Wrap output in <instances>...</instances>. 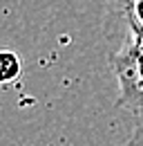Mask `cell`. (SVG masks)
Returning a JSON list of instances; mask_svg holds the SVG:
<instances>
[{
  "mask_svg": "<svg viewBox=\"0 0 143 146\" xmlns=\"http://www.w3.org/2000/svg\"><path fill=\"white\" fill-rule=\"evenodd\" d=\"M22 74V58L18 56V52L14 50H2L0 52V81L5 86L9 83H16Z\"/></svg>",
  "mask_w": 143,
  "mask_h": 146,
  "instance_id": "obj_1",
  "label": "cell"
},
{
  "mask_svg": "<svg viewBox=\"0 0 143 146\" xmlns=\"http://www.w3.org/2000/svg\"><path fill=\"white\" fill-rule=\"evenodd\" d=\"M125 146H143V112L139 115L136 126H134V130H132L130 139L125 142Z\"/></svg>",
  "mask_w": 143,
  "mask_h": 146,
  "instance_id": "obj_2",
  "label": "cell"
}]
</instances>
